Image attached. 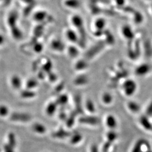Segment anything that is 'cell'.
I'll list each match as a JSON object with an SVG mask.
<instances>
[{"mask_svg": "<svg viewBox=\"0 0 152 152\" xmlns=\"http://www.w3.org/2000/svg\"><path fill=\"white\" fill-rule=\"evenodd\" d=\"M56 46H58L59 51H61L63 49V44L60 41H59L58 40H55L54 41H53L51 44V48L55 50Z\"/></svg>", "mask_w": 152, "mask_h": 152, "instance_id": "31", "label": "cell"}, {"mask_svg": "<svg viewBox=\"0 0 152 152\" xmlns=\"http://www.w3.org/2000/svg\"><path fill=\"white\" fill-rule=\"evenodd\" d=\"M85 108L86 109V110L89 113H95V112L96 110L95 104L91 99H87L85 102Z\"/></svg>", "mask_w": 152, "mask_h": 152, "instance_id": "21", "label": "cell"}, {"mask_svg": "<svg viewBox=\"0 0 152 152\" xmlns=\"http://www.w3.org/2000/svg\"><path fill=\"white\" fill-rule=\"evenodd\" d=\"M151 66L147 63H143L136 66L134 73L137 77H142L148 75L151 71Z\"/></svg>", "mask_w": 152, "mask_h": 152, "instance_id": "3", "label": "cell"}, {"mask_svg": "<svg viewBox=\"0 0 152 152\" xmlns=\"http://www.w3.org/2000/svg\"><path fill=\"white\" fill-rule=\"evenodd\" d=\"M68 54L72 58L77 57L80 54V50L78 48H77L75 46L71 45L67 49Z\"/></svg>", "mask_w": 152, "mask_h": 152, "instance_id": "19", "label": "cell"}, {"mask_svg": "<svg viewBox=\"0 0 152 152\" xmlns=\"http://www.w3.org/2000/svg\"><path fill=\"white\" fill-rule=\"evenodd\" d=\"M79 122L83 124L96 126L99 124L100 119L94 116H83L79 119Z\"/></svg>", "mask_w": 152, "mask_h": 152, "instance_id": "7", "label": "cell"}, {"mask_svg": "<svg viewBox=\"0 0 152 152\" xmlns=\"http://www.w3.org/2000/svg\"><path fill=\"white\" fill-rule=\"evenodd\" d=\"M75 104H76V112L77 113H82V108L81 100L80 97L77 96L75 98Z\"/></svg>", "mask_w": 152, "mask_h": 152, "instance_id": "28", "label": "cell"}, {"mask_svg": "<svg viewBox=\"0 0 152 152\" xmlns=\"http://www.w3.org/2000/svg\"><path fill=\"white\" fill-rule=\"evenodd\" d=\"M105 122H106V125L107 126V127L111 130L115 129L116 127L117 126V120L113 115H111V114L108 115L106 118Z\"/></svg>", "mask_w": 152, "mask_h": 152, "instance_id": "15", "label": "cell"}, {"mask_svg": "<svg viewBox=\"0 0 152 152\" xmlns=\"http://www.w3.org/2000/svg\"><path fill=\"white\" fill-rule=\"evenodd\" d=\"M150 12H151V14L152 15V5L151 6V8H150Z\"/></svg>", "mask_w": 152, "mask_h": 152, "instance_id": "39", "label": "cell"}, {"mask_svg": "<svg viewBox=\"0 0 152 152\" xmlns=\"http://www.w3.org/2000/svg\"><path fill=\"white\" fill-rule=\"evenodd\" d=\"M14 148L11 147L9 144H6L4 147V152H14Z\"/></svg>", "mask_w": 152, "mask_h": 152, "instance_id": "35", "label": "cell"}, {"mask_svg": "<svg viewBox=\"0 0 152 152\" xmlns=\"http://www.w3.org/2000/svg\"><path fill=\"white\" fill-rule=\"evenodd\" d=\"M93 25L95 31H104L107 26V22L103 18H97L94 21Z\"/></svg>", "mask_w": 152, "mask_h": 152, "instance_id": "9", "label": "cell"}, {"mask_svg": "<svg viewBox=\"0 0 152 152\" xmlns=\"http://www.w3.org/2000/svg\"><path fill=\"white\" fill-rule=\"evenodd\" d=\"M111 144H112V143H111L110 142H109V141H107L106 143L104 144L103 147V149H102L103 152H108L109 149L110 147Z\"/></svg>", "mask_w": 152, "mask_h": 152, "instance_id": "34", "label": "cell"}, {"mask_svg": "<svg viewBox=\"0 0 152 152\" xmlns=\"http://www.w3.org/2000/svg\"><path fill=\"white\" fill-rule=\"evenodd\" d=\"M12 86L15 89H18L22 86V81L20 78L18 76H13L11 79Z\"/></svg>", "mask_w": 152, "mask_h": 152, "instance_id": "22", "label": "cell"}, {"mask_svg": "<svg viewBox=\"0 0 152 152\" xmlns=\"http://www.w3.org/2000/svg\"><path fill=\"white\" fill-rule=\"evenodd\" d=\"M8 144L14 148L16 146V138L13 133H10L8 135Z\"/></svg>", "mask_w": 152, "mask_h": 152, "instance_id": "27", "label": "cell"}, {"mask_svg": "<svg viewBox=\"0 0 152 152\" xmlns=\"http://www.w3.org/2000/svg\"><path fill=\"white\" fill-rule=\"evenodd\" d=\"M58 104L55 102H51L47 105L46 108V113L48 115H52L54 114L57 109Z\"/></svg>", "mask_w": 152, "mask_h": 152, "instance_id": "20", "label": "cell"}, {"mask_svg": "<svg viewBox=\"0 0 152 152\" xmlns=\"http://www.w3.org/2000/svg\"><path fill=\"white\" fill-rule=\"evenodd\" d=\"M127 108L133 113H138L141 109L140 104L134 100H130L127 103Z\"/></svg>", "mask_w": 152, "mask_h": 152, "instance_id": "13", "label": "cell"}, {"mask_svg": "<svg viewBox=\"0 0 152 152\" xmlns=\"http://www.w3.org/2000/svg\"><path fill=\"white\" fill-rule=\"evenodd\" d=\"M73 82L77 86H86L90 82V77L87 74L83 72L80 75L76 77Z\"/></svg>", "mask_w": 152, "mask_h": 152, "instance_id": "6", "label": "cell"}, {"mask_svg": "<svg viewBox=\"0 0 152 152\" xmlns=\"http://www.w3.org/2000/svg\"><path fill=\"white\" fill-rule=\"evenodd\" d=\"M122 37L127 41H132L134 38L135 34L131 27L129 25H124L121 28Z\"/></svg>", "mask_w": 152, "mask_h": 152, "instance_id": "5", "label": "cell"}, {"mask_svg": "<svg viewBox=\"0 0 152 152\" xmlns=\"http://www.w3.org/2000/svg\"><path fill=\"white\" fill-rule=\"evenodd\" d=\"M145 115L148 117L152 116V101H151L147 106L146 112H145Z\"/></svg>", "mask_w": 152, "mask_h": 152, "instance_id": "33", "label": "cell"}, {"mask_svg": "<svg viewBox=\"0 0 152 152\" xmlns=\"http://www.w3.org/2000/svg\"><path fill=\"white\" fill-rule=\"evenodd\" d=\"M68 97L65 94H63L59 96V97L56 100V103L58 105H64L68 103Z\"/></svg>", "mask_w": 152, "mask_h": 152, "instance_id": "26", "label": "cell"}, {"mask_svg": "<svg viewBox=\"0 0 152 152\" xmlns=\"http://www.w3.org/2000/svg\"><path fill=\"white\" fill-rule=\"evenodd\" d=\"M90 152H99L98 151V148L96 145H93L91 148Z\"/></svg>", "mask_w": 152, "mask_h": 152, "instance_id": "38", "label": "cell"}, {"mask_svg": "<svg viewBox=\"0 0 152 152\" xmlns=\"http://www.w3.org/2000/svg\"><path fill=\"white\" fill-rule=\"evenodd\" d=\"M106 46V44L105 42L103 43H97L93 45L92 47H91L89 50L88 51L85 59H87L88 61L89 60H92L93 59L95 58V57H96L98 55L100 54L101 52L103 50V48Z\"/></svg>", "mask_w": 152, "mask_h": 152, "instance_id": "2", "label": "cell"}, {"mask_svg": "<svg viewBox=\"0 0 152 152\" xmlns=\"http://www.w3.org/2000/svg\"><path fill=\"white\" fill-rule=\"evenodd\" d=\"M71 23L73 25V27L78 28L81 30L84 31V22L83 18L81 16L78 15H73L71 18Z\"/></svg>", "mask_w": 152, "mask_h": 152, "instance_id": "8", "label": "cell"}, {"mask_svg": "<svg viewBox=\"0 0 152 152\" xmlns=\"http://www.w3.org/2000/svg\"><path fill=\"white\" fill-rule=\"evenodd\" d=\"M10 118L11 121L18 122H28L31 120V116L29 114L23 113L14 112L10 115Z\"/></svg>", "mask_w": 152, "mask_h": 152, "instance_id": "4", "label": "cell"}, {"mask_svg": "<svg viewBox=\"0 0 152 152\" xmlns=\"http://www.w3.org/2000/svg\"><path fill=\"white\" fill-rule=\"evenodd\" d=\"M120 90L123 94L127 97H131L136 93L138 85L137 82L130 77L125 78L121 82Z\"/></svg>", "mask_w": 152, "mask_h": 152, "instance_id": "1", "label": "cell"}, {"mask_svg": "<svg viewBox=\"0 0 152 152\" xmlns=\"http://www.w3.org/2000/svg\"><path fill=\"white\" fill-rule=\"evenodd\" d=\"M70 136H71L70 132H69L67 131L64 130L63 129H60L57 131H55L53 134V136L55 138H58L60 139H64Z\"/></svg>", "mask_w": 152, "mask_h": 152, "instance_id": "17", "label": "cell"}, {"mask_svg": "<svg viewBox=\"0 0 152 152\" xmlns=\"http://www.w3.org/2000/svg\"><path fill=\"white\" fill-rule=\"evenodd\" d=\"M37 86V83L35 81H28L27 82V88H32L33 87H35Z\"/></svg>", "mask_w": 152, "mask_h": 152, "instance_id": "36", "label": "cell"}, {"mask_svg": "<svg viewBox=\"0 0 152 152\" xmlns=\"http://www.w3.org/2000/svg\"><path fill=\"white\" fill-rule=\"evenodd\" d=\"M35 96V92L29 90L23 91L21 92V96L24 99H29L33 98Z\"/></svg>", "mask_w": 152, "mask_h": 152, "instance_id": "29", "label": "cell"}, {"mask_svg": "<svg viewBox=\"0 0 152 152\" xmlns=\"http://www.w3.org/2000/svg\"><path fill=\"white\" fill-rule=\"evenodd\" d=\"M89 67V64L88 60L86 59H80L78 60L75 65V69L76 71L81 72L83 73V72L86 71Z\"/></svg>", "mask_w": 152, "mask_h": 152, "instance_id": "10", "label": "cell"}, {"mask_svg": "<svg viewBox=\"0 0 152 152\" xmlns=\"http://www.w3.org/2000/svg\"><path fill=\"white\" fill-rule=\"evenodd\" d=\"M32 127L33 131L39 134H44L46 131V129L45 126L39 123H34V124H33Z\"/></svg>", "mask_w": 152, "mask_h": 152, "instance_id": "18", "label": "cell"}, {"mask_svg": "<svg viewBox=\"0 0 152 152\" xmlns=\"http://www.w3.org/2000/svg\"><path fill=\"white\" fill-rule=\"evenodd\" d=\"M59 118H60V120H66V119H67L66 115L64 112H61L60 114H59Z\"/></svg>", "mask_w": 152, "mask_h": 152, "instance_id": "37", "label": "cell"}, {"mask_svg": "<svg viewBox=\"0 0 152 152\" xmlns=\"http://www.w3.org/2000/svg\"><path fill=\"white\" fill-rule=\"evenodd\" d=\"M139 122L141 126L144 129H145L146 130H152V124H151V122L149 121L147 115H141L139 119Z\"/></svg>", "mask_w": 152, "mask_h": 152, "instance_id": "14", "label": "cell"}, {"mask_svg": "<svg viewBox=\"0 0 152 152\" xmlns=\"http://www.w3.org/2000/svg\"><path fill=\"white\" fill-rule=\"evenodd\" d=\"M76 112H75L72 113L66 120V126L68 127L71 128L74 125L75 122V118H76V115H77Z\"/></svg>", "mask_w": 152, "mask_h": 152, "instance_id": "24", "label": "cell"}, {"mask_svg": "<svg viewBox=\"0 0 152 152\" xmlns=\"http://www.w3.org/2000/svg\"><path fill=\"white\" fill-rule=\"evenodd\" d=\"M64 4L69 7L68 9L73 10L78 9L81 6V3L78 0H66Z\"/></svg>", "mask_w": 152, "mask_h": 152, "instance_id": "16", "label": "cell"}, {"mask_svg": "<svg viewBox=\"0 0 152 152\" xmlns=\"http://www.w3.org/2000/svg\"><path fill=\"white\" fill-rule=\"evenodd\" d=\"M101 101L105 105H110L114 100L113 95L109 91H104L101 95Z\"/></svg>", "mask_w": 152, "mask_h": 152, "instance_id": "12", "label": "cell"}, {"mask_svg": "<svg viewBox=\"0 0 152 152\" xmlns=\"http://www.w3.org/2000/svg\"><path fill=\"white\" fill-rule=\"evenodd\" d=\"M82 140V136L81 134L76 133L71 136L70 142L72 144L75 145L78 144Z\"/></svg>", "mask_w": 152, "mask_h": 152, "instance_id": "25", "label": "cell"}, {"mask_svg": "<svg viewBox=\"0 0 152 152\" xmlns=\"http://www.w3.org/2000/svg\"><path fill=\"white\" fill-rule=\"evenodd\" d=\"M107 139H108V141L110 142L111 143H112L113 142H114L117 138V134L114 132V131H110L107 134Z\"/></svg>", "mask_w": 152, "mask_h": 152, "instance_id": "30", "label": "cell"}, {"mask_svg": "<svg viewBox=\"0 0 152 152\" xmlns=\"http://www.w3.org/2000/svg\"><path fill=\"white\" fill-rule=\"evenodd\" d=\"M147 143L146 141L144 139H140L136 142L133 148L132 152H142L141 148L144 145H145Z\"/></svg>", "mask_w": 152, "mask_h": 152, "instance_id": "23", "label": "cell"}, {"mask_svg": "<svg viewBox=\"0 0 152 152\" xmlns=\"http://www.w3.org/2000/svg\"><path fill=\"white\" fill-rule=\"evenodd\" d=\"M65 36L66 38L68 41H69L71 43L75 44L79 39V36L78 34V32H76L74 30L68 29L66 30L65 32Z\"/></svg>", "mask_w": 152, "mask_h": 152, "instance_id": "11", "label": "cell"}, {"mask_svg": "<svg viewBox=\"0 0 152 152\" xmlns=\"http://www.w3.org/2000/svg\"><path fill=\"white\" fill-rule=\"evenodd\" d=\"M152 152V151H145V152Z\"/></svg>", "mask_w": 152, "mask_h": 152, "instance_id": "40", "label": "cell"}, {"mask_svg": "<svg viewBox=\"0 0 152 152\" xmlns=\"http://www.w3.org/2000/svg\"><path fill=\"white\" fill-rule=\"evenodd\" d=\"M9 114V109L5 105H0V115L5 117Z\"/></svg>", "mask_w": 152, "mask_h": 152, "instance_id": "32", "label": "cell"}]
</instances>
